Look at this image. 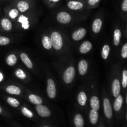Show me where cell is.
Here are the masks:
<instances>
[{
  "label": "cell",
  "mask_w": 127,
  "mask_h": 127,
  "mask_svg": "<svg viewBox=\"0 0 127 127\" xmlns=\"http://www.w3.org/2000/svg\"><path fill=\"white\" fill-rule=\"evenodd\" d=\"M74 122L76 127H84V120L80 114H77L75 115L74 119Z\"/></svg>",
  "instance_id": "44dd1931"
},
{
  "label": "cell",
  "mask_w": 127,
  "mask_h": 127,
  "mask_svg": "<svg viewBox=\"0 0 127 127\" xmlns=\"http://www.w3.org/2000/svg\"><path fill=\"white\" fill-rule=\"evenodd\" d=\"M10 42V40L9 38L6 37L0 36V45H6L9 44Z\"/></svg>",
  "instance_id": "1f68e13d"
},
{
  "label": "cell",
  "mask_w": 127,
  "mask_h": 127,
  "mask_svg": "<svg viewBox=\"0 0 127 127\" xmlns=\"http://www.w3.org/2000/svg\"><path fill=\"white\" fill-rule=\"evenodd\" d=\"M1 26L2 28L5 30V31H9L11 30L12 29V24H11V21L7 18H4L1 20Z\"/></svg>",
  "instance_id": "ffe728a7"
},
{
  "label": "cell",
  "mask_w": 127,
  "mask_h": 127,
  "mask_svg": "<svg viewBox=\"0 0 127 127\" xmlns=\"http://www.w3.org/2000/svg\"><path fill=\"white\" fill-rule=\"evenodd\" d=\"M1 112H2V109H1V107H0V114H1Z\"/></svg>",
  "instance_id": "f35d334b"
},
{
  "label": "cell",
  "mask_w": 127,
  "mask_h": 127,
  "mask_svg": "<svg viewBox=\"0 0 127 127\" xmlns=\"http://www.w3.org/2000/svg\"><path fill=\"white\" fill-rule=\"evenodd\" d=\"M88 62L84 60H82L79 62V64H78V69H79V72L81 75H84L88 71Z\"/></svg>",
  "instance_id": "9c48e42d"
},
{
  "label": "cell",
  "mask_w": 127,
  "mask_h": 127,
  "mask_svg": "<svg viewBox=\"0 0 127 127\" xmlns=\"http://www.w3.org/2000/svg\"><path fill=\"white\" fill-rule=\"evenodd\" d=\"M102 22L100 19H97L94 21L93 24V31L94 33H99L101 29Z\"/></svg>",
  "instance_id": "9a60e30c"
},
{
  "label": "cell",
  "mask_w": 127,
  "mask_h": 127,
  "mask_svg": "<svg viewBox=\"0 0 127 127\" xmlns=\"http://www.w3.org/2000/svg\"><path fill=\"white\" fill-rule=\"evenodd\" d=\"M109 52H110V47L108 45H105L103 47L102 50L101 55L103 59L106 60L108 56L109 55Z\"/></svg>",
  "instance_id": "4316f807"
},
{
  "label": "cell",
  "mask_w": 127,
  "mask_h": 127,
  "mask_svg": "<svg viewBox=\"0 0 127 127\" xmlns=\"http://www.w3.org/2000/svg\"><path fill=\"white\" fill-rule=\"evenodd\" d=\"M104 113L108 119L112 118L113 115L112 113V109L111 104H110V101L107 98H105L104 100Z\"/></svg>",
  "instance_id": "5b68a950"
},
{
  "label": "cell",
  "mask_w": 127,
  "mask_h": 127,
  "mask_svg": "<svg viewBox=\"0 0 127 127\" xmlns=\"http://www.w3.org/2000/svg\"><path fill=\"white\" fill-rule=\"evenodd\" d=\"M22 113L24 115L29 118H32L33 117V114L31 110H29L26 107H22Z\"/></svg>",
  "instance_id": "f546056e"
},
{
  "label": "cell",
  "mask_w": 127,
  "mask_h": 127,
  "mask_svg": "<svg viewBox=\"0 0 127 127\" xmlns=\"http://www.w3.org/2000/svg\"><path fill=\"white\" fill-rule=\"evenodd\" d=\"M67 6L70 9L78 10L81 9L83 7V4L79 1H70L68 2Z\"/></svg>",
  "instance_id": "8fae6325"
},
{
  "label": "cell",
  "mask_w": 127,
  "mask_h": 127,
  "mask_svg": "<svg viewBox=\"0 0 127 127\" xmlns=\"http://www.w3.org/2000/svg\"><path fill=\"white\" fill-rule=\"evenodd\" d=\"M120 93V83L119 79H115L112 83V93L115 97L119 95Z\"/></svg>",
  "instance_id": "ba28073f"
},
{
  "label": "cell",
  "mask_w": 127,
  "mask_h": 127,
  "mask_svg": "<svg viewBox=\"0 0 127 127\" xmlns=\"http://www.w3.org/2000/svg\"></svg>",
  "instance_id": "b9f144b4"
},
{
  "label": "cell",
  "mask_w": 127,
  "mask_h": 127,
  "mask_svg": "<svg viewBox=\"0 0 127 127\" xmlns=\"http://www.w3.org/2000/svg\"><path fill=\"white\" fill-rule=\"evenodd\" d=\"M21 59L22 60V62H23L24 64L28 68H32L33 67V64H32V62L30 60V58H29L28 56L27 55V54L24 53H22L21 54Z\"/></svg>",
  "instance_id": "4fadbf2b"
},
{
  "label": "cell",
  "mask_w": 127,
  "mask_h": 127,
  "mask_svg": "<svg viewBox=\"0 0 127 127\" xmlns=\"http://www.w3.org/2000/svg\"></svg>",
  "instance_id": "60d3db41"
},
{
  "label": "cell",
  "mask_w": 127,
  "mask_h": 127,
  "mask_svg": "<svg viewBox=\"0 0 127 127\" xmlns=\"http://www.w3.org/2000/svg\"><path fill=\"white\" fill-rule=\"evenodd\" d=\"M42 45L45 49H50L52 47V43L50 38H49L47 36H44L42 38Z\"/></svg>",
  "instance_id": "d4e9b609"
},
{
  "label": "cell",
  "mask_w": 127,
  "mask_h": 127,
  "mask_svg": "<svg viewBox=\"0 0 127 127\" xmlns=\"http://www.w3.org/2000/svg\"><path fill=\"white\" fill-rule=\"evenodd\" d=\"M78 101L79 105H81V106L85 105L87 101V96L85 93H84V92H81V93L78 94Z\"/></svg>",
  "instance_id": "603a6c76"
},
{
  "label": "cell",
  "mask_w": 127,
  "mask_h": 127,
  "mask_svg": "<svg viewBox=\"0 0 127 127\" xmlns=\"http://www.w3.org/2000/svg\"><path fill=\"white\" fill-rule=\"evenodd\" d=\"M122 9L124 11H127V0H124L122 4Z\"/></svg>",
  "instance_id": "e575fe53"
},
{
  "label": "cell",
  "mask_w": 127,
  "mask_h": 127,
  "mask_svg": "<svg viewBox=\"0 0 127 127\" xmlns=\"http://www.w3.org/2000/svg\"><path fill=\"white\" fill-rule=\"evenodd\" d=\"M18 22H21L22 28L24 29H27L29 27V22L28 21V18L24 15H21L19 16L18 19Z\"/></svg>",
  "instance_id": "e0dca14e"
},
{
  "label": "cell",
  "mask_w": 127,
  "mask_h": 127,
  "mask_svg": "<svg viewBox=\"0 0 127 127\" xmlns=\"http://www.w3.org/2000/svg\"><path fill=\"white\" fill-rule=\"evenodd\" d=\"M122 84L123 88H125L127 86V70H124L122 74Z\"/></svg>",
  "instance_id": "4dcf8cb0"
},
{
  "label": "cell",
  "mask_w": 127,
  "mask_h": 127,
  "mask_svg": "<svg viewBox=\"0 0 127 127\" xmlns=\"http://www.w3.org/2000/svg\"><path fill=\"white\" fill-rule=\"evenodd\" d=\"M92 48V43L89 41H85L79 47V51L83 54L88 53Z\"/></svg>",
  "instance_id": "30bf717a"
},
{
  "label": "cell",
  "mask_w": 127,
  "mask_h": 127,
  "mask_svg": "<svg viewBox=\"0 0 127 127\" xmlns=\"http://www.w3.org/2000/svg\"><path fill=\"white\" fill-rule=\"evenodd\" d=\"M123 104V97L122 95H119V96L117 97L116 99L115 100L114 105V109L115 111L118 112L120 110L122 107V105Z\"/></svg>",
  "instance_id": "2e32d148"
},
{
  "label": "cell",
  "mask_w": 127,
  "mask_h": 127,
  "mask_svg": "<svg viewBox=\"0 0 127 127\" xmlns=\"http://www.w3.org/2000/svg\"><path fill=\"white\" fill-rule=\"evenodd\" d=\"M75 75V69L73 66L67 68L63 74V80L66 84H69L72 82Z\"/></svg>",
  "instance_id": "7a4b0ae2"
},
{
  "label": "cell",
  "mask_w": 127,
  "mask_h": 127,
  "mask_svg": "<svg viewBox=\"0 0 127 127\" xmlns=\"http://www.w3.org/2000/svg\"><path fill=\"white\" fill-rule=\"evenodd\" d=\"M90 105L93 110L97 111L100 108V102L96 96H93L90 100Z\"/></svg>",
  "instance_id": "7c38bea8"
},
{
  "label": "cell",
  "mask_w": 127,
  "mask_h": 127,
  "mask_svg": "<svg viewBox=\"0 0 127 127\" xmlns=\"http://www.w3.org/2000/svg\"><path fill=\"white\" fill-rule=\"evenodd\" d=\"M29 99L31 103L35 105H40L42 103V99L39 96L35 94H30L29 96Z\"/></svg>",
  "instance_id": "d6986e66"
},
{
  "label": "cell",
  "mask_w": 127,
  "mask_h": 127,
  "mask_svg": "<svg viewBox=\"0 0 127 127\" xmlns=\"http://www.w3.org/2000/svg\"><path fill=\"white\" fill-rule=\"evenodd\" d=\"M99 1H100V0H88V2L89 4L93 6V5H95V4L99 2Z\"/></svg>",
  "instance_id": "d590c367"
},
{
  "label": "cell",
  "mask_w": 127,
  "mask_h": 127,
  "mask_svg": "<svg viewBox=\"0 0 127 127\" xmlns=\"http://www.w3.org/2000/svg\"><path fill=\"white\" fill-rule=\"evenodd\" d=\"M98 117H99V114H98L97 111L92 109L90 111V114H89L90 121L92 124H96L98 120Z\"/></svg>",
  "instance_id": "cb8c5ba5"
},
{
  "label": "cell",
  "mask_w": 127,
  "mask_h": 127,
  "mask_svg": "<svg viewBox=\"0 0 127 127\" xmlns=\"http://www.w3.org/2000/svg\"><path fill=\"white\" fill-rule=\"evenodd\" d=\"M56 94V86L54 81L52 79H49L47 81V94L50 99H53L55 97Z\"/></svg>",
  "instance_id": "3957f363"
},
{
  "label": "cell",
  "mask_w": 127,
  "mask_h": 127,
  "mask_svg": "<svg viewBox=\"0 0 127 127\" xmlns=\"http://www.w3.org/2000/svg\"><path fill=\"white\" fill-rule=\"evenodd\" d=\"M36 110L38 115L43 117H47L50 115L51 112L48 108H47L46 106L42 105L41 104L40 105H37L36 107Z\"/></svg>",
  "instance_id": "8992f818"
},
{
  "label": "cell",
  "mask_w": 127,
  "mask_h": 127,
  "mask_svg": "<svg viewBox=\"0 0 127 127\" xmlns=\"http://www.w3.org/2000/svg\"><path fill=\"white\" fill-rule=\"evenodd\" d=\"M17 9L21 12H24L29 9V4L27 2L25 1H21L17 3Z\"/></svg>",
  "instance_id": "ac0fdd59"
},
{
  "label": "cell",
  "mask_w": 127,
  "mask_h": 127,
  "mask_svg": "<svg viewBox=\"0 0 127 127\" xmlns=\"http://www.w3.org/2000/svg\"><path fill=\"white\" fill-rule=\"evenodd\" d=\"M9 17L12 19H15L18 16V11L16 9H12L9 11Z\"/></svg>",
  "instance_id": "836d02e7"
},
{
  "label": "cell",
  "mask_w": 127,
  "mask_h": 127,
  "mask_svg": "<svg viewBox=\"0 0 127 127\" xmlns=\"http://www.w3.org/2000/svg\"></svg>",
  "instance_id": "ab89813d"
},
{
  "label": "cell",
  "mask_w": 127,
  "mask_h": 127,
  "mask_svg": "<svg viewBox=\"0 0 127 127\" xmlns=\"http://www.w3.org/2000/svg\"><path fill=\"white\" fill-rule=\"evenodd\" d=\"M2 79H3V75L1 73H0V82L2 81Z\"/></svg>",
  "instance_id": "8d00e7d4"
},
{
  "label": "cell",
  "mask_w": 127,
  "mask_h": 127,
  "mask_svg": "<svg viewBox=\"0 0 127 127\" xmlns=\"http://www.w3.org/2000/svg\"><path fill=\"white\" fill-rule=\"evenodd\" d=\"M122 33L121 31L119 29H115L114 31V43L115 46L119 45L120 42V38H121Z\"/></svg>",
  "instance_id": "7402d4cb"
},
{
  "label": "cell",
  "mask_w": 127,
  "mask_h": 127,
  "mask_svg": "<svg viewBox=\"0 0 127 127\" xmlns=\"http://www.w3.org/2000/svg\"><path fill=\"white\" fill-rule=\"evenodd\" d=\"M121 55L122 57V58H127V43H125L124 45L123 46L122 48Z\"/></svg>",
  "instance_id": "d6a6232c"
},
{
  "label": "cell",
  "mask_w": 127,
  "mask_h": 127,
  "mask_svg": "<svg viewBox=\"0 0 127 127\" xmlns=\"http://www.w3.org/2000/svg\"><path fill=\"white\" fill-rule=\"evenodd\" d=\"M86 34V30L84 28H81L76 31L72 35V38L74 40L78 41L81 40Z\"/></svg>",
  "instance_id": "52a82bcc"
},
{
  "label": "cell",
  "mask_w": 127,
  "mask_h": 127,
  "mask_svg": "<svg viewBox=\"0 0 127 127\" xmlns=\"http://www.w3.org/2000/svg\"><path fill=\"white\" fill-rule=\"evenodd\" d=\"M6 92L10 94H14V95H19L21 94V89L19 88L16 86H9L6 89Z\"/></svg>",
  "instance_id": "5bb4252c"
},
{
  "label": "cell",
  "mask_w": 127,
  "mask_h": 127,
  "mask_svg": "<svg viewBox=\"0 0 127 127\" xmlns=\"http://www.w3.org/2000/svg\"><path fill=\"white\" fill-rule=\"evenodd\" d=\"M52 46L55 49L60 50L63 46V40L61 35L57 32H53L51 35L50 37Z\"/></svg>",
  "instance_id": "6da1fadb"
},
{
  "label": "cell",
  "mask_w": 127,
  "mask_h": 127,
  "mask_svg": "<svg viewBox=\"0 0 127 127\" xmlns=\"http://www.w3.org/2000/svg\"><path fill=\"white\" fill-rule=\"evenodd\" d=\"M57 21L62 24H68L71 20L70 14L66 12H60L57 16Z\"/></svg>",
  "instance_id": "277c9868"
},
{
  "label": "cell",
  "mask_w": 127,
  "mask_h": 127,
  "mask_svg": "<svg viewBox=\"0 0 127 127\" xmlns=\"http://www.w3.org/2000/svg\"><path fill=\"white\" fill-rule=\"evenodd\" d=\"M7 102L10 105L14 107H17L19 105V102L17 99L12 97H8L7 99Z\"/></svg>",
  "instance_id": "83f0119b"
},
{
  "label": "cell",
  "mask_w": 127,
  "mask_h": 127,
  "mask_svg": "<svg viewBox=\"0 0 127 127\" xmlns=\"http://www.w3.org/2000/svg\"><path fill=\"white\" fill-rule=\"evenodd\" d=\"M17 62V58L14 54H11L6 58V63L9 66H14Z\"/></svg>",
  "instance_id": "484cf974"
},
{
  "label": "cell",
  "mask_w": 127,
  "mask_h": 127,
  "mask_svg": "<svg viewBox=\"0 0 127 127\" xmlns=\"http://www.w3.org/2000/svg\"><path fill=\"white\" fill-rule=\"evenodd\" d=\"M50 1H52V2H57L60 1V0H48Z\"/></svg>",
  "instance_id": "74e56055"
},
{
  "label": "cell",
  "mask_w": 127,
  "mask_h": 127,
  "mask_svg": "<svg viewBox=\"0 0 127 127\" xmlns=\"http://www.w3.org/2000/svg\"><path fill=\"white\" fill-rule=\"evenodd\" d=\"M16 76L20 79H24L26 78V74L23 70L21 69H17L16 71Z\"/></svg>",
  "instance_id": "f1b7e54d"
}]
</instances>
